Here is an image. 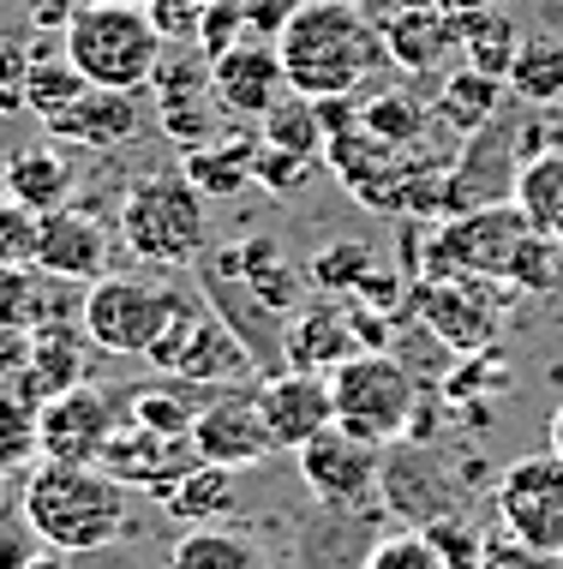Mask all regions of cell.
I'll use <instances>...</instances> for the list:
<instances>
[{"mask_svg":"<svg viewBox=\"0 0 563 569\" xmlns=\"http://www.w3.org/2000/svg\"><path fill=\"white\" fill-rule=\"evenodd\" d=\"M19 516L37 533V546L60 558H84V551H109L132 528V491L109 468H72V461H37L24 473Z\"/></svg>","mask_w":563,"mask_h":569,"instance_id":"6da1fadb","label":"cell"},{"mask_svg":"<svg viewBox=\"0 0 563 569\" xmlns=\"http://www.w3.org/2000/svg\"><path fill=\"white\" fill-rule=\"evenodd\" d=\"M277 60L288 72V90L324 102V97H354L366 79L390 67L384 24H372L360 7L336 0H300L294 19L277 37Z\"/></svg>","mask_w":563,"mask_h":569,"instance_id":"7a4b0ae2","label":"cell"},{"mask_svg":"<svg viewBox=\"0 0 563 569\" xmlns=\"http://www.w3.org/2000/svg\"><path fill=\"white\" fill-rule=\"evenodd\" d=\"M557 252L515 204L468 210L432 228V252H425V276H480V282H504L515 295H545L557 288Z\"/></svg>","mask_w":563,"mask_h":569,"instance_id":"3957f363","label":"cell"},{"mask_svg":"<svg viewBox=\"0 0 563 569\" xmlns=\"http://www.w3.org/2000/svg\"><path fill=\"white\" fill-rule=\"evenodd\" d=\"M60 49L97 90H150L169 37L150 19V0H90L67 19Z\"/></svg>","mask_w":563,"mask_h":569,"instance_id":"277c9868","label":"cell"},{"mask_svg":"<svg viewBox=\"0 0 563 569\" xmlns=\"http://www.w3.org/2000/svg\"><path fill=\"white\" fill-rule=\"evenodd\" d=\"M120 240L139 264H162V270L198 264L210 246L204 192L180 168H157V174L132 180V192L120 198Z\"/></svg>","mask_w":563,"mask_h":569,"instance_id":"5b68a950","label":"cell"},{"mask_svg":"<svg viewBox=\"0 0 563 569\" xmlns=\"http://www.w3.org/2000/svg\"><path fill=\"white\" fill-rule=\"evenodd\" d=\"M330 402H336V426H348L354 438H366L384 450V443L414 432L420 378L408 372L395 353L360 348L354 360H342L336 372H330Z\"/></svg>","mask_w":563,"mask_h":569,"instance_id":"8992f818","label":"cell"},{"mask_svg":"<svg viewBox=\"0 0 563 569\" xmlns=\"http://www.w3.org/2000/svg\"><path fill=\"white\" fill-rule=\"evenodd\" d=\"M180 295L187 288L157 282V276H102L84 288L79 325L97 353H120V360H150V348L162 342V330L174 325Z\"/></svg>","mask_w":563,"mask_h":569,"instance_id":"52a82bcc","label":"cell"},{"mask_svg":"<svg viewBox=\"0 0 563 569\" xmlns=\"http://www.w3.org/2000/svg\"><path fill=\"white\" fill-rule=\"evenodd\" d=\"M150 372L157 378H180V383H198V390H234V383H252V360L247 348L234 342V330L210 312V300L187 288L180 295V312L174 325L162 330V342L150 348Z\"/></svg>","mask_w":563,"mask_h":569,"instance_id":"ba28073f","label":"cell"},{"mask_svg":"<svg viewBox=\"0 0 563 569\" xmlns=\"http://www.w3.org/2000/svg\"><path fill=\"white\" fill-rule=\"evenodd\" d=\"M378 503L402 521V528H432V521H455L468 510V486L450 468L444 450L425 438H395L384 443V468H378Z\"/></svg>","mask_w":563,"mask_h":569,"instance_id":"9c48e42d","label":"cell"},{"mask_svg":"<svg viewBox=\"0 0 563 569\" xmlns=\"http://www.w3.org/2000/svg\"><path fill=\"white\" fill-rule=\"evenodd\" d=\"M127 383H72V390L49 396L37 408V432H42V461H72V468H102L114 432L127 426Z\"/></svg>","mask_w":563,"mask_h":569,"instance_id":"30bf717a","label":"cell"},{"mask_svg":"<svg viewBox=\"0 0 563 569\" xmlns=\"http://www.w3.org/2000/svg\"><path fill=\"white\" fill-rule=\"evenodd\" d=\"M492 516L510 540L563 558V456H515L492 486Z\"/></svg>","mask_w":563,"mask_h":569,"instance_id":"8fae6325","label":"cell"},{"mask_svg":"<svg viewBox=\"0 0 563 569\" xmlns=\"http://www.w3.org/2000/svg\"><path fill=\"white\" fill-rule=\"evenodd\" d=\"M522 109V102H515ZM515 174H522V114H497L492 127L468 132V150L450 162L444 187H438V210L468 217V210H492L515 198Z\"/></svg>","mask_w":563,"mask_h":569,"instance_id":"7c38bea8","label":"cell"},{"mask_svg":"<svg viewBox=\"0 0 563 569\" xmlns=\"http://www.w3.org/2000/svg\"><path fill=\"white\" fill-rule=\"evenodd\" d=\"M294 461H300V486L312 491L318 510H336V516L378 510V468H384V450L366 438H354L348 426H324L312 443H300Z\"/></svg>","mask_w":563,"mask_h":569,"instance_id":"4fadbf2b","label":"cell"},{"mask_svg":"<svg viewBox=\"0 0 563 569\" xmlns=\"http://www.w3.org/2000/svg\"><path fill=\"white\" fill-rule=\"evenodd\" d=\"M504 282H480V276H420L414 282V312L450 353H492L497 325H504Z\"/></svg>","mask_w":563,"mask_h":569,"instance_id":"5bb4252c","label":"cell"},{"mask_svg":"<svg viewBox=\"0 0 563 569\" xmlns=\"http://www.w3.org/2000/svg\"><path fill=\"white\" fill-rule=\"evenodd\" d=\"M192 456L210 461V468H258V461L277 456V438L264 426V408H258V378L234 383V390H217L192 420Z\"/></svg>","mask_w":563,"mask_h":569,"instance_id":"9a60e30c","label":"cell"},{"mask_svg":"<svg viewBox=\"0 0 563 569\" xmlns=\"http://www.w3.org/2000/svg\"><path fill=\"white\" fill-rule=\"evenodd\" d=\"M210 84H217V102L228 120H240V127H258L277 102L288 97V72L277 60V42H240V49H228L210 60Z\"/></svg>","mask_w":563,"mask_h":569,"instance_id":"2e32d148","label":"cell"},{"mask_svg":"<svg viewBox=\"0 0 563 569\" xmlns=\"http://www.w3.org/2000/svg\"><path fill=\"white\" fill-rule=\"evenodd\" d=\"M102 468H109L127 491L169 498V491L198 468V456H192V438H169V432H150V426L127 420V426L114 432L109 456H102Z\"/></svg>","mask_w":563,"mask_h":569,"instance_id":"e0dca14e","label":"cell"},{"mask_svg":"<svg viewBox=\"0 0 563 569\" xmlns=\"http://www.w3.org/2000/svg\"><path fill=\"white\" fill-rule=\"evenodd\" d=\"M258 408H264V426L277 438V450H300L324 426H336V402H330L324 372H294L288 366L277 378H258Z\"/></svg>","mask_w":563,"mask_h":569,"instance_id":"ac0fdd59","label":"cell"},{"mask_svg":"<svg viewBox=\"0 0 563 569\" xmlns=\"http://www.w3.org/2000/svg\"><path fill=\"white\" fill-rule=\"evenodd\" d=\"M109 258H114L109 228L90 217L84 204H60V210H49V217H42L37 270L60 276V282L90 288V282H102V276H109Z\"/></svg>","mask_w":563,"mask_h":569,"instance_id":"d6986e66","label":"cell"},{"mask_svg":"<svg viewBox=\"0 0 563 569\" xmlns=\"http://www.w3.org/2000/svg\"><path fill=\"white\" fill-rule=\"evenodd\" d=\"M384 49L390 67H402L408 79H444L450 54H462V42H455V19L438 0H408V7L390 12Z\"/></svg>","mask_w":563,"mask_h":569,"instance_id":"ffe728a7","label":"cell"},{"mask_svg":"<svg viewBox=\"0 0 563 569\" xmlns=\"http://www.w3.org/2000/svg\"><path fill=\"white\" fill-rule=\"evenodd\" d=\"M139 127H144V90H97L90 84L49 127V138L79 144V150H120L127 138H139Z\"/></svg>","mask_w":563,"mask_h":569,"instance_id":"44dd1931","label":"cell"},{"mask_svg":"<svg viewBox=\"0 0 563 569\" xmlns=\"http://www.w3.org/2000/svg\"><path fill=\"white\" fill-rule=\"evenodd\" d=\"M84 312V288L60 282L37 264H0V325L42 330V325H72Z\"/></svg>","mask_w":563,"mask_h":569,"instance_id":"7402d4cb","label":"cell"},{"mask_svg":"<svg viewBox=\"0 0 563 569\" xmlns=\"http://www.w3.org/2000/svg\"><path fill=\"white\" fill-rule=\"evenodd\" d=\"M90 336L84 325L72 318V325H42V330H30V366H24V378L12 383V390H24L30 402H49V396L60 390H72V383H84L90 378Z\"/></svg>","mask_w":563,"mask_h":569,"instance_id":"603a6c76","label":"cell"},{"mask_svg":"<svg viewBox=\"0 0 563 569\" xmlns=\"http://www.w3.org/2000/svg\"><path fill=\"white\" fill-rule=\"evenodd\" d=\"M72 157L60 150V138H37V144H19L7 157V174H0V187H7L12 204L37 210V217H49V210L72 204Z\"/></svg>","mask_w":563,"mask_h":569,"instance_id":"cb8c5ba5","label":"cell"},{"mask_svg":"<svg viewBox=\"0 0 563 569\" xmlns=\"http://www.w3.org/2000/svg\"><path fill=\"white\" fill-rule=\"evenodd\" d=\"M366 348L354 330V318L336 312V306H312V312H294L288 318V366L294 372H336L342 360H354V353Z\"/></svg>","mask_w":563,"mask_h":569,"instance_id":"d4e9b609","label":"cell"},{"mask_svg":"<svg viewBox=\"0 0 563 569\" xmlns=\"http://www.w3.org/2000/svg\"><path fill=\"white\" fill-rule=\"evenodd\" d=\"M258 132H228L217 144L180 150V174L192 180L204 198H234L240 187H252V162H258Z\"/></svg>","mask_w":563,"mask_h":569,"instance_id":"484cf974","label":"cell"},{"mask_svg":"<svg viewBox=\"0 0 563 569\" xmlns=\"http://www.w3.org/2000/svg\"><path fill=\"white\" fill-rule=\"evenodd\" d=\"M90 90V79L79 67L67 60V49H30L24 54V84H19V97H24V114H37L42 127H54L60 114L72 109Z\"/></svg>","mask_w":563,"mask_h":569,"instance_id":"4316f807","label":"cell"},{"mask_svg":"<svg viewBox=\"0 0 563 569\" xmlns=\"http://www.w3.org/2000/svg\"><path fill=\"white\" fill-rule=\"evenodd\" d=\"M504 109H510V84L485 79V72H474V67H455V72H444V84H438V120H444L450 132H462V138L492 127Z\"/></svg>","mask_w":563,"mask_h":569,"instance_id":"83f0119b","label":"cell"},{"mask_svg":"<svg viewBox=\"0 0 563 569\" xmlns=\"http://www.w3.org/2000/svg\"><path fill=\"white\" fill-rule=\"evenodd\" d=\"M455 42H462V67L485 72V79H510V60L522 49V30L504 7H480L455 19Z\"/></svg>","mask_w":563,"mask_h":569,"instance_id":"f1b7e54d","label":"cell"},{"mask_svg":"<svg viewBox=\"0 0 563 569\" xmlns=\"http://www.w3.org/2000/svg\"><path fill=\"white\" fill-rule=\"evenodd\" d=\"M510 204L522 210L552 246H563V144H552V150H540V157L522 162Z\"/></svg>","mask_w":563,"mask_h":569,"instance_id":"f546056e","label":"cell"},{"mask_svg":"<svg viewBox=\"0 0 563 569\" xmlns=\"http://www.w3.org/2000/svg\"><path fill=\"white\" fill-rule=\"evenodd\" d=\"M169 569H270V558L247 528L217 521V528H187L180 533Z\"/></svg>","mask_w":563,"mask_h":569,"instance_id":"4dcf8cb0","label":"cell"},{"mask_svg":"<svg viewBox=\"0 0 563 569\" xmlns=\"http://www.w3.org/2000/svg\"><path fill=\"white\" fill-rule=\"evenodd\" d=\"M504 84H510V102H522V109H557L563 102V42L522 37Z\"/></svg>","mask_w":563,"mask_h":569,"instance_id":"1f68e13d","label":"cell"},{"mask_svg":"<svg viewBox=\"0 0 563 569\" xmlns=\"http://www.w3.org/2000/svg\"><path fill=\"white\" fill-rule=\"evenodd\" d=\"M162 510H169L174 521H187V528H217V521L234 516V473L198 461L187 480H180L169 498H162Z\"/></svg>","mask_w":563,"mask_h":569,"instance_id":"d6a6232c","label":"cell"},{"mask_svg":"<svg viewBox=\"0 0 563 569\" xmlns=\"http://www.w3.org/2000/svg\"><path fill=\"white\" fill-rule=\"evenodd\" d=\"M234 264H240V276L264 295L270 306H277L282 318H294V288H300V270L288 264V252L270 234H252V240H234Z\"/></svg>","mask_w":563,"mask_h":569,"instance_id":"836d02e7","label":"cell"},{"mask_svg":"<svg viewBox=\"0 0 563 569\" xmlns=\"http://www.w3.org/2000/svg\"><path fill=\"white\" fill-rule=\"evenodd\" d=\"M258 138H264L270 150H294V157H324V144H330L318 102H312V97H300V90H288L277 109L258 120Z\"/></svg>","mask_w":563,"mask_h":569,"instance_id":"e575fe53","label":"cell"},{"mask_svg":"<svg viewBox=\"0 0 563 569\" xmlns=\"http://www.w3.org/2000/svg\"><path fill=\"white\" fill-rule=\"evenodd\" d=\"M42 461L37 402L12 383H0V473H30Z\"/></svg>","mask_w":563,"mask_h":569,"instance_id":"d590c367","label":"cell"},{"mask_svg":"<svg viewBox=\"0 0 563 569\" xmlns=\"http://www.w3.org/2000/svg\"><path fill=\"white\" fill-rule=\"evenodd\" d=\"M360 127L372 138H384V144H395V150H414V138L425 127V109L414 97H402V90H384V97L360 102Z\"/></svg>","mask_w":563,"mask_h":569,"instance_id":"8d00e7d4","label":"cell"},{"mask_svg":"<svg viewBox=\"0 0 563 569\" xmlns=\"http://www.w3.org/2000/svg\"><path fill=\"white\" fill-rule=\"evenodd\" d=\"M366 276H372V252L360 240H336L330 252H318V264H312V282L324 288V295H360Z\"/></svg>","mask_w":563,"mask_h":569,"instance_id":"74e56055","label":"cell"},{"mask_svg":"<svg viewBox=\"0 0 563 569\" xmlns=\"http://www.w3.org/2000/svg\"><path fill=\"white\" fill-rule=\"evenodd\" d=\"M360 569H450V563L438 558V546L420 528H402V533H378V546L366 551Z\"/></svg>","mask_w":563,"mask_h":569,"instance_id":"f35d334b","label":"cell"},{"mask_svg":"<svg viewBox=\"0 0 563 569\" xmlns=\"http://www.w3.org/2000/svg\"><path fill=\"white\" fill-rule=\"evenodd\" d=\"M247 42V7L240 0H204V12H198V49L210 60L240 49Z\"/></svg>","mask_w":563,"mask_h":569,"instance_id":"ab89813d","label":"cell"},{"mask_svg":"<svg viewBox=\"0 0 563 569\" xmlns=\"http://www.w3.org/2000/svg\"><path fill=\"white\" fill-rule=\"evenodd\" d=\"M37 240H42V217L0 192V264H37Z\"/></svg>","mask_w":563,"mask_h":569,"instance_id":"60d3db41","label":"cell"},{"mask_svg":"<svg viewBox=\"0 0 563 569\" xmlns=\"http://www.w3.org/2000/svg\"><path fill=\"white\" fill-rule=\"evenodd\" d=\"M312 168L318 157H294V150H270V144H258V162H252V187H264V192H300L312 180Z\"/></svg>","mask_w":563,"mask_h":569,"instance_id":"b9f144b4","label":"cell"},{"mask_svg":"<svg viewBox=\"0 0 563 569\" xmlns=\"http://www.w3.org/2000/svg\"><path fill=\"white\" fill-rule=\"evenodd\" d=\"M420 533L438 546V558H444L450 569H480V551H485V540H480L474 528H468L462 516H455V521H432V528H420Z\"/></svg>","mask_w":563,"mask_h":569,"instance_id":"7bdbcfd3","label":"cell"},{"mask_svg":"<svg viewBox=\"0 0 563 569\" xmlns=\"http://www.w3.org/2000/svg\"><path fill=\"white\" fill-rule=\"evenodd\" d=\"M480 569H563V558H552V551H534V546H522V540H510L504 528L485 540L480 551Z\"/></svg>","mask_w":563,"mask_h":569,"instance_id":"ee69618b","label":"cell"},{"mask_svg":"<svg viewBox=\"0 0 563 569\" xmlns=\"http://www.w3.org/2000/svg\"><path fill=\"white\" fill-rule=\"evenodd\" d=\"M240 7H247V37L252 42H277L300 0H240Z\"/></svg>","mask_w":563,"mask_h":569,"instance_id":"f6af8a7d","label":"cell"},{"mask_svg":"<svg viewBox=\"0 0 563 569\" xmlns=\"http://www.w3.org/2000/svg\"><path fill=\"white\" fill-rule=\"evenodd\" d=\"M24 366H30V330L0 325V383H19Z\"/></svg>","mask_w":563,"mask_h":569,"instance_id":"bcb514c9","label":"cell"},{"mask_svg":"<svg viewBox=\"0 0 563 569\" xmlns=\"http://www.w3.org/2000/svg\"><path fill=\"white\" fill-rule=\"evenodd\" d=\"M438 7L450 12V19H462V12H480V7H497V0H438Z\"/></svg>","mask_w":563,"mask_h":569,"instance_id":"7dc6e473","label":"cell"},{"mask_svg":"<svg viewBox=\"0 0 563 569\" xmlns=\"http://www.w3.org/2000/svg\"><path fill=\"white\" fill-rule=\"evenodd\" d=\"M545 438H552L545 450H557V456H563V402H557V413H552V432H545Z\"/></svg>","mask_w":563,"mask_h":569,"instance_id":"c3c4849f","label":"cell"},{"mask_svg":"<svg viewBox=\"0 0 563 569\" xmlns=\"http://www.w3.org/2000/svg\"><path fill=\"white\" fill-rule=\"evenodd\" d=\"M336 7H360V0H336Z\"/></svg>","mask_w":563,"mask_h":569,"instance_id":"681fc988","label":"cell"}]
</instances>
